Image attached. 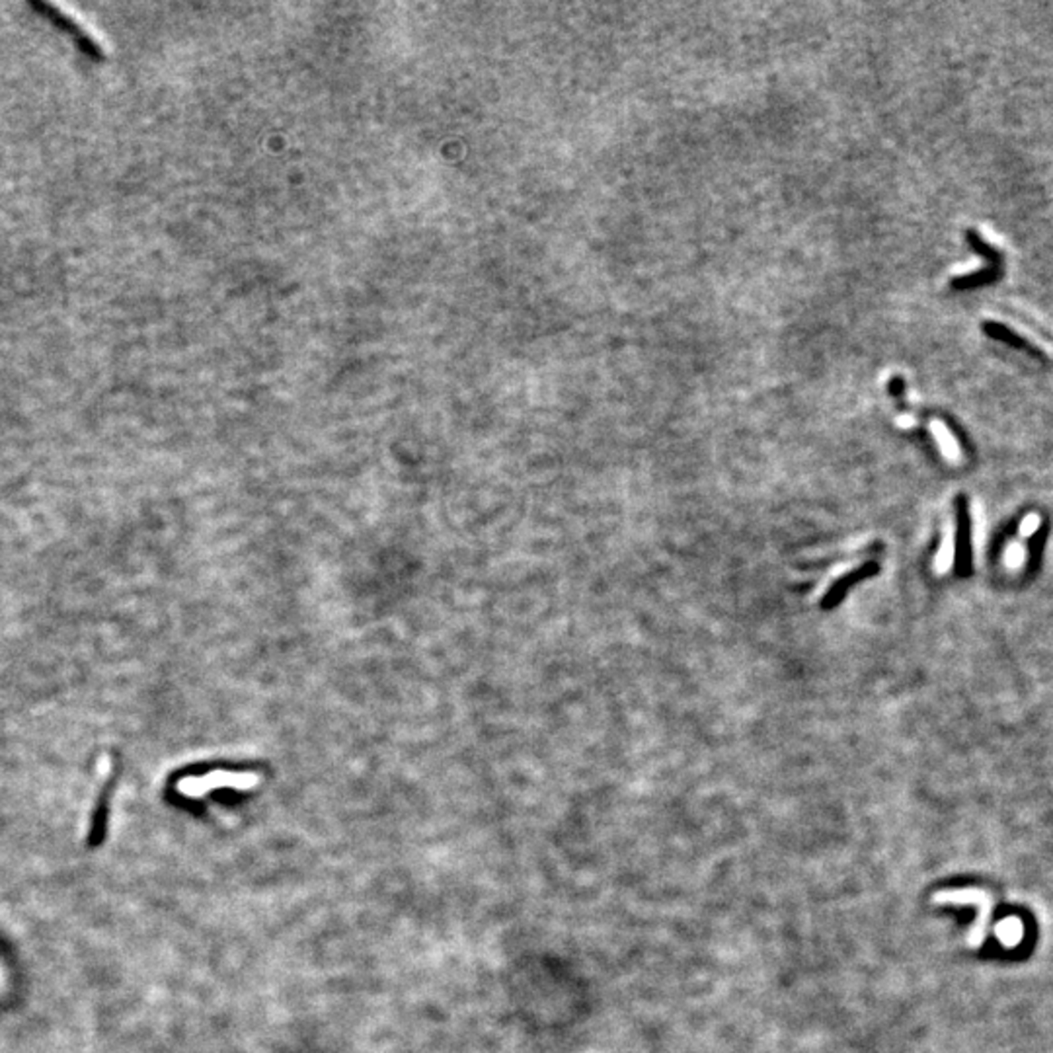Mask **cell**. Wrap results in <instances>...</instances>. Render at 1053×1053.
Listing matches in <instances>:
<instances>
[{
	"mask_svg": "<svg viewBox=\"0 0 1053 1053\" xmlns=\"http://www.w3.org/2000/svg\"><path fill=\"white\" fill-rule=\"evenodd\" d=\"M260 782V777L256 773H238V770H211L203 777H188L178 782V792L190 798H201V796L210 794L217 788H235V790H250L256 788Z\"/></svg>",
	"mask_w": 1053,
	"mask_h": 1053,
	"instance_id": "obj_1",
	"label": "cell"
},
{
	"mask_svg": "<svg viewBox=\"0 0 1053 1053\" xmlns=\"http://www.w3.org/2000/svg\"><path fill=\"white\" fill-rule=\"evenodd\" d=\"M930 427H933L935 435L938 437V443H940V447H942V452H945V455H946L950 461H958V459H960V451H958V445H956V441H954V439L950 437V433L946 432V427L942 425L940 422H937V420L933 422V425H930Z\"/></svg>",
	"mask_w": 1053,
	"mask_h": 1053,
	"instance_id": "obj_2",
	"label": "cell"
},
{
	"mask_svg": "<svg viewBox=\"0 0 1053 1053\" xmlns=\"http://www.w3.org/2000/svg\"><path fill=\"white\" fill-rule=\"evenodd\" d=\"M1038 525H1039V517L1036 516V513H1030V516H1026L1024 521H1022V525H1020V536L1026 538V536L1034 535V531L1038 529Z\"/></svg>",
	"mask_w": 1053,
	"mask_h": 1053,
	"instance_id": "obj_4",
	"label": "cell"
},
{
	"mask_svg": "<svg viewBox=\"0 0 1053 1053\" xmlns=\"http://www.w3.org/2000/svg\"><path fill=\"white\" fill-rule=\"evenodd\" d=\"M952 556H954V541H952V535L948 533V536L945 538V543H942V550L937 558V568L940 572H945L950 568L952 564Z\"/></svg>",
	"mask_w": 1053,
	"mask_h": 1053,
	"instance_id": "obj_3",
	"label": "cell"
}]
</instances>
